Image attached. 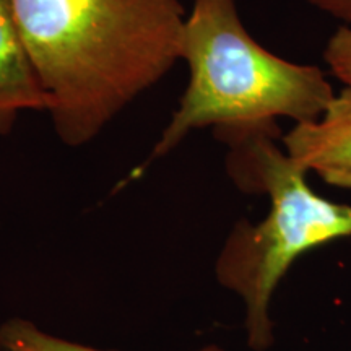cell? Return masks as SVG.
<instances>
[{"label":"cell","instance_id":"3","mask_svg":"<svg viewBox=\"0 0 351 351\" xmlns=\"http://www.w3.org/2000/svg\"><path fill=\"white\" fill-rule=\"evenodd\" d=\"M215 135L230 147L226 168L236 186L270 200L261 223L232 228L215 269L221 287L244 302L249 346L265 351L274 343L269 313L280 280L304 252L351 236V205L309 187L307 171L278 145V125Z\"/></svg>","mask_w":351,"mask_h":351},{"label":"cell","instance_id":"5","mask_svg":"<svg viewBox=\"0 0 351 351\" xmlns=\"http://www.w3.org/2000/svg\"><path fill=\"white\" fill-rule=\"evenodd\" d=\"M47 109V98L13 21L0 0V134H8L21 111Z\"/></svg>","mask_w":351,"mask_h":351},{"label":"cell","instance_id":"6","mask_svg":"<svg viewBox=\"0 0 351 351\" xmlns=\"http://www.w3.org/2000/svg\"><path fill=\"white\" fill-rule=\"evenodd\" d=\"M0 351H108L52 335L32 320L10 317L0 326ZM199 351H223L210 345Z\"/></svg>","mask_w":351,"mask_h":351},{"label":"cell","instance_id":"7","mask_svg":"<svg viewBox=\"0 0 351 351\" xmlns=\"http://www.w3.org/2000/svg\"><path fill=\"white\" fill-rule=\"evenodd\" d=\"M324 60L332 75L351 88V26L341 25L332 34L324 49Z\"/></svg>","mask_w":351,"mask_h":351},{"label":"cell","instance_id":"1","mask_svg":"<svg viewBox=\"0 0 351 351\" xmlns=\"http://www.w3.org/2000/svg\"><path fill=\"white\" fill-rule=\"evenodd\" d=\"M60 140H93L181 59V0H8Z\"/></svg>","mask_w":351,"mask_h":351},{"label":"cell","instance_id":"4","mask_svg":"<svg viewBox=\"0 0 351 351\" xmlns=\"http://www.w3.org/2000/svg\"><path fill=\"white\" fill-rule=\"evenodd\" d=\"M282 142L307 173L333 187L351 189V88L335 93L319 119L295 124Z\"/></svg>","mask_w":351,"mask_h":351},{"label":"cell","instance_id":"2","mask_svg":"<svg viewBox=\"0 0 351 351\" xmlns=\"http://www.w3.org/2000/svg\"><path fill=\"white\" fill-rule=\"evenodd\" d=\"M181 59L191 70L178 111L161 134L150 160L168 155L189 132H219L295 124L319 119L335 91L317 65L282 59L245 29L236 0H194L186 16Z\"/></svg>","mask_w":351,"mask_h":351},{"label":"cell","instance_id":"8","mask_svg":"<svg viewBox=\"0 0 351 351\" xmlns=\"http://www.w3.org/2000/svg\"><path fill=\"white\" fill-rule=\"evenodd\" d=\"M307 3L345 26H351V0H307Z\"/></svg>","mask_w":351,"mask_h":351}]
</instances>
